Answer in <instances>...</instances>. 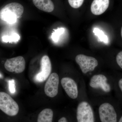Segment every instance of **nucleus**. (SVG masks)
Masks as SVG:
<instances>
[{
	"instance_id": "f257e3e1",
	"label": "nucleus",
	"mask_w": 122,
	"mask_h": 122,
	"mask_svg": "<svg viewBox=\"0 0 122 122\" xmlns=\"http://www.w3.org/2000/svg\"><path fill=\"white\" fill-rule=\"evenodd\" d=\"M24 8L17 2H12L4 6L0 11V19L10 24H15L22 17Z\"/></svg>"
},
{
	"instance_id": "f03ea898",
	"label": "nucleus",
	"mask_w": 122,
	"mask_h": 122,
	"mask_svg": "<svg viewBox=\"0 0 122 122\" xmlns=\"http://www.w3.org/2000/svg\"><path fill=\"white\" fill-rule=\"evenodd\" d=\"M0 110L10 116L16 115L19 110L17 103L8 94L0 92Z\"/></svg>"
},
{
	"instance_id": "7ed1b4c3",
	"label": "nucleus",
	"mask_w": 122,
	"mask_h": 122,
	"mask_svg": "<svg viewBox=\"0 0 122 122\" xmlns=\"http://www.w3.org/2000/svg\"><path fill=\"white\" fill-rule=\"evenodd\" d=\"M77 119L78 122H93L94 118L90 105L86 102L79 104L77 108Z\"/></svg>"
},
{
	"instance_id": "20e7f679",
	"label": "nucleus",
	"mask_w": 122,
	"mask_h": 122,
	"mask_svg": "<svg viewBox=\"0 0 122 122\" xmlns=\"http://www.w3.org/2000/svg\"><path fill=\"white\" fill-rule=\"evenodd\" d=\"M75 61L84 74L93 71L98 65V62L95 58L83 54L77 55Z\"/></svg>"
},
{
	"instance_id": "39448f33",
	"label": "nucleus",
	"mask_w": 122,
	"mask_h": 122,
	"mask_svg": "<svg viewBox=\"0 0 122 122\" xmlns=\"http://www.w3.org/2000/svg\"><path fill=\"white\" fill-rule=\"evenodd\" d=\"M4 66L5 69L9 72L20 73L25 69V61L24 57L19 56L7 59Z\"/></svg>"
},
{
	"instance_id": "423d86ee",
	"label": "nucleus",
	"mask_w": 122,
	"mask_h": 122,
	"mask_svg": "<svg viewBox=\"0 0 122 122\" xmlns=\"http://www.w3.org/2000/svg\"><path fill=\"white\" fill-rule=\"evenodd\" d=\"M99 113L101 122H117V114L113 107L110 103H105L100 105Z\"/></svg>"
},
{
	"instance_id": "0eeeda50",
	"label": "nucleus",
	"mask_w": 122,
	"mask_h": 122,
	"mask_svg": "<svg viewBox=\"0 0 122 122\" xmlns=\"http://www.w3.org/2000/svg\"><path fill=\"white\" fill-rule=\"evenodd\" d=\"M41 71L37 74L34 79L38 82L44 81L49 77L52 71V65L49 58L47 55L42 57L41 61Z\"/></svg>"
},
{
	"instance_id": "6e6552de",
	"label": "nucleus",
	"mask_w": 122,
	"mask_h": 122,
	"mask_svg": "<svg viewBox=\"0 0 122 122\" xmlns=\"http://www.w3.org/2000/svg\"><path fill=\"white\" fill-rule=\"evenodd\" d=\"M59 77L58 75L53 73L50 75L45 86V93L48 97H54L58 93Z\"/></svg>"
},
{
	"instance_id": "1a4fd4ad",
	"label": "nucleus",
	"mask_w": 122,
	"mask_h": 122,
	"mask_svg": "<svg viewBox=\"0 0 122 122\" xmlns=\"http://www.w3.org/2000/svg\"><path fill=\"white\" fill-rule=\"evenodd\" d=\"M62 87L68 96L71 98L75 99L78 96L77 86L75 81L69 77H64L61 81Z\"/></svg>"
},
{
	"instance_id": "9d476101",
	"label": "nucleus",
	"mask_w": 122,
	"mask_h": 122,
	"mask_svg": "<svg viewBox=\"0 0 122 122\" xmlns=\"http://www.w3.org/2000/svg\"><path fill=\"white\" fill-rule=\"evenodd\" d=\"M106 77L103 75H94L91 79L90 86L93 88H100L106 92L111 91L110 85L107 83Z\"/></svg>"
},
{
	"instance_id": "9b49d317",
	"label": "nucleus",
	"mask_w": 122,
	"mask_h": 122,
	"mask_svg": "<svg viewBox=\"0 0 122 122\" xmlns=\"http://www.w3.org/2000/svg\"><path fill=\"white\" fill-rule=\"evenodd\" d=\"M110 0H94L91 7V12L94 15H101L109 7Z\"/></svg>"
},
{
	"instance_id": "f8f14e48",
	"label": "nucleus",
	"mask_w": 122,
	"mask_h": 122,
	"mask_svg": "<svg viewBox=\"0 0 122 122\" xmlns=\"http://www.w3.org/2000/svg\"><path fill=\"white\" fill-rule=\"evenodd\" d=\"M35 7L46 12H51L53 11L54 5L51 0H33Z\"/></svg>"
},
{
	"instance_id": "ddd939ff",
	"label": "nucleus",
	"mask_w": 122,
	"mask_h": 122,
	"mask_svg": "<svg viewBox=\"0 0 122 122\" xmlns=\"http://www.w3.org/2000/svg\"><path fill=\"white\" fill-rule=\"evenodd\" d=\"M53 112L50 109H46L42 111L38 117V122H52Z\"/></svg>"
},
{
	"instance_id": "4468645a",
	"label": "nucleus",
	"mask_w": 122,
	"mask_h": 122,
	"mask_svg": "<svg viewBox=\"0 0 122 122\" xmlns=\"http://www.w3.org/2000/svg\"><path fill=\"white\" fill-rule=\"evenodd\" d=\"M93 32L95 35L97 36L100 41L103 42L105 44L109 43V39L107 35H105L103 31L97 28H94Z\"/></svg>"
},
{
	"instance_id": "2eb2a0df",
	"label": "nucleus",
	"mask_w": 122,
	"mask_h": 122,
	"mask_svg": "<svg viewBox=\"0 0 122 122\" xmlns=\"http://www.w3.org/2000/svg\"><path fill=\"white\" fill-rule=\"evenodd\" d=\"M20 39L19 34L16 33H13L10 35H5L2 37V40L5 42H16Z\"/></svg>"
},
{
	"instance_id": "dca6fc26",
	"label": "nucleus",
	"mask_w": 122,
	"mask_h": 122,
	"mask_svg": "<svg viewBox=\"0 0 122 122\" xmlns=\"http://www.w3.org/2000/svg\"><path fill=\"white\" fill-rule=\"evenodd\" d=\"M65 29L63 28H58L56 29H54L51 35V38L53 41L57 42L59 41L61 36L64 33Z\"/></svg>"
},
{
	"instance_id": "f3484780",
	"label": "nucleus",
	"mask_w": 122,
	"mask_h": 122,
	"mask_svg": "<svg viewBox=\"0 0 122 122\" xmlns=\"http://www.w3.org/2000/svg\"><path fill=\"white\" fill-rule=\"evenodd\" d=\"M71 7L75 9L78 8L82 5L84 0H68Z\"/></svg>"
},
{
	"instance_id": "a211bd4d",
	"label": "nucleus",
	"mask_w": 122,
	"mask_h": 122,
	"mask_svg": "<svg viewBox=\"0 0 122 122\" xmlns=\"http://www.w3.org/2000/svg\"><path fill=\"white\" fill-rule=\"evenodd\" d=\"M9 90L11 94L15 93L16 92V86L15 81L11 79L9 81Z\"/></svg>"
},
{
	"instance_id": "6ab92c4d",
	"label": "nucleus",
	"mask_w": 122,
	"mask_h": 122,
	"mask_svg": "<svg viewBox=\"0 0 122 122\" xmlns=\"http://www.w3.org/2000/svg\"><path fill=\"white\" fill-rule=\"evenodd\" d=\"M116 60L118 65L122 69V51L119 52L117 55Z\"/></svg>"
},
{
	"instance_id": "aec40b11",
	"label": "nucleus",
	"mask_w": 122,
	"mask_h": 122,
	"mask_svg": "<svg viewBox=\"0 0 122 122\" xmlns=\"http://www.w3.org/2000/svg\"><path fill=\"white\" fill-rule=\"evenodd\" d=\"M58 122H67V120L65 117H62L60 119L58 120Z\"/></svg>"
},
{
	"instance_id": "412c9836",
	"label": "nucleus",
	"mask_w": 122,
	"mask_h": 122,
	"mask_svg": "<svg viewBox=\"0 0 122 122\" xmlns=\"http://www.w3.org/2000/svg\"><path fill=\"white\" fill-rule=\"evenodd\" d=\"M118 84L119 87H120L122 92V78L120 79L119 81Z\"/></svg>"
},
{
	"instance_id": "4be33fe9",
	"label": "nucleus",
	"mask_w": 122,
	"mask_h": 122,
	"mask_svg": "<svg viewBox=\"0 0 122 122\" xmlns=\"http://www.w3.org/2000/svg\"><path fill=\"white\" fill-rule=\"evenodd\" d=\"M119 122H122V117H121V118H120V120H119Z\"/></svg>"
},
{
	"instance_id": "5701e85b",
	"label": "nucleus",
	"mask_w": 122,
	"mask_h": 122,
	"mask_svg": "<svg viewBox=\"0 0 122 122\" xmlns=\"http://www.w3.org/2000/svg\"><path fill=\"white\" fill-rule=\"evenodd\" d=\"M121 36H122V29H121Z\"/></svg>"
},
{
	"instance_id": "b1692460",
	"label": "nucleus",
	"mask_w": 122,
	"mask_h": 122,
	"mask_svg": "<svg viewBox=\"0 0 122 122\" xmlns=\"http://www.w3.org/2000/svg\"><path fill=\"white\" fill-rule=\"evenodd\" d=\"M2 77V75H1V74L0 73V78L1 77Z\"/></svg>"
}]
</instances>
